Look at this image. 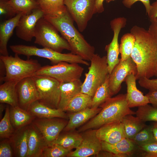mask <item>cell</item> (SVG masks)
Instances as JSON below:
<instances>
[{"label":"cell","mask_w":157,"mask_h":157,"mask_svg":"<svg viewBox=\"0 0 157 157\" xmlns=\"http://www.w3.org/2000/svg\"><path fill=\"white\" fill-rule=\"evenodd\" d=\"M130 33L135 39L131 57L136 66V80L150 78L154 76L157 65V41L148 30L136 25Z\"/></svg>","instance_id":"6da1fadb"},{"label":"cell","mask_w":157,"mask_h":157,"mask_svg":"<svg viewBox=\"0 0 157 157\" xmlns=\"http://www.w3.org/2000/svg\"><path fill=\"white\" fill-rule=\"evenodd\" d=\"M59 32L68 42L71 53L83 59L91 60L95 48L85 39L73 24L74 21L67 9L53 16H44Z\"/></svg>","instance_id":"7a4b0ae2"},{"label":"cell","mask_w":157,"mask_h":157,"mask_svg":"<svg viewBox=\"0 0 157 157\" xmlns=\"http://www.w3.org/2000/svg\"><path fill=\"white\" fill-rule=\"evenodd\" d=\"M100 106L101 109L99 112L81 127L79 132L98 129L106 124L121 120L127 115L135 114V112L131 110L129 107L126 94H119L114 97H111Z\"/></svg>","instance_id":"3957f363"},{"label":"cell","mask_w":157,"mask_h":157,"mask_svg":"<svg viewBox=\"0 0 157 157\" xmlns=\"http://www.w3.org/2000/svg\"><path fill=\"white\" fill-rule=\"evenodd\" d=\"M10 48L15 53L26 56L28 58L32 56L46 58L50 61L53 65L61 62H65L89 65L87 61L72 53H63L48 48H40L34 46L23 44L12 45L10 46Z\"/></svg>","instance_id":"277c9868"},{"label":"cell","mask_w":157,"mask_h":157,"mask_svg":"<svg viewBox=\"0 0 157 157\" xmlns=\"http://www.w3.org/2000/svg\"><path fill=\"white\" fill-rule=\"evenodd\" d=\"M0 60L3 62L6 68L4 82L19 81L32 76L42 67L36 60L28 58L24 60L15 53L14 56L0 55Z\"/></svg>","instance_id":"5b68a950"},{"label":"cell","mask_w":157,"mask_h":157,"mask_svg":"<svg viewBox=\"0 0 157 157\" xmlns=\"http://www.w3.org/2000/svg\"><path fill=\"white\" fill-rule=\"evenodd\" d=\"M56 28L44 17L38 22L35 28L34 43L43 47L61 53L64 49L71 51L68 42L61 36Z\"/></svg>","instance_id":"8992f818"},{"label":"cell","mask_w":157,"mask_h":157,"mask_svg":"<svg viewBox=\"0 0 157 157\" xmlns=\"http://www.w3.org/2000/svg\"><path fill=\"white\" fill-rule=\"evenodd\" d=\"M90 61L88 71L81 86V92L92 97L97 89L105 81L108 72L106 56L94 54Z\"/></svg>","instance_id":"52a82bcc"},{"label":"cell","mask_w":157,"mask_h":157,"mask_svg":"<svg viewBox=\"0 0 157 157\" xmlns=\"http://www.w3.org/2000/svg\"><path fill=\"white\" fill-rule=\"evenodd\" d=\"M32 77L39 94L38 101L51 108H58L60 82L46 75H35Z\"/></svg>","instance_id":"ba28073f"},{"label":"cell","mask_w":157,"mask_h":157,"mask_svg":"<svg viewBox=\"0 0 157 157\" xmlns=\"http://www.w3.org/2000/svg\"><path fill=\"white\" fill-rule=\"evenodd\" d=\"M83 70L78 64L61 62L52 65L41 67L34 75L47 76L60 83L68 82L80 79Z\"/></svg>","instance_id":"9c48e42d"},{"label":"cell","mask_w":157,"mask_h":157,"mask_svg":"<svg viewBox=\"0 0 157 157\" xmlns=\"http://www.w3.org/2000/svg\"><path fill=\"white\" fill-rule=\"evenodd\" d=\"M63 2L79 31H83L95 14V0H63Z\"/></svg>","instance_id":"30bf717a"},{"label":"cell","mask_w":157,"mask_h":157,"mask_svg":"<svg viewBox=\"0 0 157 157\" xmlns=\"http://www.w3.org/2000/svg\"><path fill=\"white\" fill-rule=\"evenodd\" d=\"M136 75V65L131 57L119 62L109 74L108 83L112 96L117 94L121 88V84L127 76L131 74Z\"/></svg>","instance_id":"8fae6325"},{"label":"cell","mask_w":157,"mask_h":157,"mask_svg":"<svg viewBox=\"0 0 157 157\" xmlns=\"http://www.w3.org/2000/svg\"><path fill=\"white\" fill-rule=\"evenodd\" d=\"M126 21L124 17H119L114 19L110 22L111 28L113 33V37L111 42L105 47L107 53L106 58L109 74L120 61L118 58L119 53L118 37L121 30L126 24Z\"/></svg>","instance_id":"7c38bea8"},{"label":"cell","mask_w":157,"mask_h":157,"mask_svg":"<svg viewBox=\"0 0 157 157\" xmlns=\"http://www.w3.org/2000/svg\"><path fill=\"white\" fill-rule=\"evenodd\" d=\"M44 16L43 13L39 8L34 10L30 14L23 15L15 28L17 36L26 41H31L34 37L37 22Z\"/></svg>","instance_id":"4fadbf2b"},{"label":"cell","mask_w":157,"mask_h":157,"mask_svg":"<svg viewBox=\"0 0 157 157\" xmlns=\"http://www.w3.org/2000/svg\"><path fill=\"white\" fill-rule=\"evenodd\" d=\"M38 118L32 124L41 133L48 145L57 138L67 123L63 119L55 118Z\"/></svg>","instance_id":"5bb4252c"},{"label":"cell","mask_w":157,"mask_h":157,"mask_svg":"<svg viewBox=\"0 0 157 157\" xmlns=\"http://www.w3.org/2000/svg\"><path fill=\"white\" fill-rule=\"evenodd\" d=\"M16 88L19 105L22 108L27 110L33 103L39 100V94L32 76L19 81Z\"/></svg>","instance_id":"9a60e30c"},{"label":"cell","mask_w":157,"mask_h":157,"mask_svg":"<svg viewBox=\"0 0 157 157\" xmlns=\"http://www.w3.org/2000/svg\"><path fill=\"white\" fill-rule=\"evenodd\" d=\"M96 130L85 132L80 145L67 156L69 157H87L97 155L101 151V142L97 137Z\"/></svg>","instance_id":"2e32d148"},{"label":"cell","mask_w":157,"mask_h":157,"mask_svg":"<svg viewBox=\"0 0 157 157\" xmlns=\"http://www.w3.org/2000/svg\"><path fill=\"white\" fill-rule=\"evenodd\" d=\"M96 134L101 142L109 144H115L126 138L122 119L101 126L96 130Z\"/></svg>","instance_id":"e0dca14e"},{"label":"cell","mask_w":157,"mask_h":157,"mask_svg":"<svg viewBox=\"0 0 157 157\" xmlns=\"http://www.w3.org/2000/svg\"><path fill=\"white\" fill-rule=\"evenodd\" d=\"M135 74H131L128 75L124 81L127 86L126 99L129 107L132 108L139 107L148 104L149 101L148 97L137 88Z\"/></svg>","instance_id":"ac0fdd59"},{"label":"cell","mask_w":157,"mask_h":157,"mask_svg":"<svg viewBox=\"0 0 157 157\" xmlns=\"http://www.w3.org/2000/svg\"><path fill=\"white\" fill-rule=\"evenodd\" d=\"M28 127V150L26 157H42V151L48 144L33 124Z\"/></svg>","instance_id":"d6986e66"},{"label":"cell","mask_w":157,"mask_h":157,"mask_svg":"<svg viewBox=\"0 0 157 157\" xmlns=\"http://www.w3.org/2000/svg\"><path fill=\"white\" fill-rule=\"evenodd\" d=\"M22 13L17 14L1 24L0 25V55H9L7 49L8 42L12 35L14 29L18 25L22 16Z\"/></svg>","instance_id":"ffe728a7"},{"label":"cell","mask_w":157,"mask_h":157,"mask_svg":"<svg viewBox=\"0 0 157 157\" xmlns=\"http://www.w3.org/2000/svg\"><path fill=\"white\" fill-rule=\"evenodd\" d=\"M27 111L39 118H58L66 119L68 116L64 111L60 109L49 107L37 100L33 103Z\"/></svg>","instance_id":"44dd1931"},{"label":"cell","mask_w":157,"mask_h":157,"mask_svg":"<svg viewBox=\"0 0 157 157\" xmlns=\"http://www.w3.org/2000/svg\"><path fill=\"white\" fill-rule=\"evenodd\" d=\"M82 84L80 79L69 82L60 83V99L58 108L63 111L70 101L81 92Z\"/></svg>","instance_id":"7402d4cb"},{"label":"cell","mask_w":157,"mask_h":157,"mask_svg":"<svg viewBox=\"0 0 157 157\" xmlns=\"http://www.w3.org/2000/svg\"><path fill=\"white\" fill-rule=\"evenodd\" d=\"M101 150L109 152L116 155V157L130 156L135 151L137 146L131 141L125 138L113 144L101 142Z\"/></svg>","instance_id":"603a6c76"},{"label":"cell","mask_w":157,"mask_h":157,"mask_svg":"<svg viewBox=\"0 0 157 157\" xmlns=\"http://www.w3.org/2000/svg\"><path fill=\"white\" fill-rule=\"evenodd\" d=\"M101 108L88 107L83 110L69 114V121L63 129L65 131H72L93 117L101 110Z\"/></svg>","instance_id":"cb8c5ba5"},{"label":"cell","mask_w":157,"mask_h":157,"mask_svg":"<svg viewBox=\"0 0 157 157\" xmlns=\"http://www.w3.org/2000/svg\"><path fill=\"white\" fill-rule=\"evenodd\" d=\"M28 127L17 130L11 137L10 142L17 157H26L28 150Z\"/></svg>","instance_id":"d4e9b609"},{"label":"cell","mask_w":157,"mask_h":157,"mask_svg":"<svg viewBox=\"0 0 157 157\" xmlns=\"http://www.w3.org/2000/svg\"><path fill=\"white\" fill-rule=\"evenodd\" d=\"M11 122L14 129H20L29 124L35 116L19 106L9 108Z\"/></svg>","instance_id":"484cf974"},{"label":"cell","mask_w":157,"mask_h":157,"mask_svg":"<svg viewBox=\"0 0 157 157\" xmlns=\"http://www.w3.org/2000/svg\"><path fill=\"white\" fill-rule=\"evenodd\" d=\"M19 81L4 82L0 86V102L10 106H19L16 85Z\"/></svg>","instance_id":"4316f807"},{"label":"cell","mask_w":157,"mask_h":157,"mask_svg":"<svg viewBox=\"0 0 157 157\" xmlns=\"http://www.w3.org/2000/svg\"><path fill=\"white\" fill-rule=\"evenodd\" d=\"M126 138L131 139L147 125L144 122L132 115H128L122 119Z\"/></svg>","instance_id":"83f0119b"},{"label":"cell","mask_w":157,"mask_h":157,"mask_svg":"<svg viewBox=\"0 0 157 157\" xmlns=\"http://www.w3.org/2000/svg\"><path fill=\"white\" fill-rule=\"evenodd\" d=\"M39 8L44 16H53L64 11L67 8L63 0H37Z\"/></svg>","instance_id":"f1b7e54d"},{"label":"cell","mask_w":157,"mask_h":157,"mask_svg":"<svg viewBox=\"0 0 157 157\" xmlns=\"http://www.w3.org/2000/svg\"><path fill=\"white\" fill-rule=\"evenodd\" d=\"M92 99L90 95L81 92L70 101L63 111L75 113L91 107Z\"/></svg>","instance_id":"f546056e"},{"label":"cell","mask_w":157,"mask_h":157,"mask_svg":"<svg viewBox=\"0 0 157 157\" xmlns=\"http://www.w3.org/2000/svg\"><path fill=\"white\" fill-rule=\"evenodd\" d=\"M82 140V136L78 133H68L59 135L49 145L58 144L65 149L72 150L73 149L77 148L81 144Z\"/></svg>","instance_id":"4dcf8cb0"},{"label":"cell","mask_w":157,"mask_h":157,"mask_svg":"<svg viewBox=\"0 0 157 157\" xmlns=\"http://www.w3.org/2000/svg\"><path fill=\"white\" fill-rule=\"evenodd\" d=\"M7 2L16 15L28 14L39 8L37 0H10Z\"/></svg>","instance_id":"1f68e13d"},{"label":"cell","mask_w":157,"mask_h":157,"mask_svg":"<svg viewBox=\"0 0 157 157\" xmlns=\"http://www.w3.org/2000/svg\"><path fill=\"white\" fill-rule=\"evenodd\" d=\"M108 77L109 75L105 81L97 89L92 97L91 108H98L112 96L109 87Z\"/></svg>","instance_id":"d6a6232c"},{"label":"cell","mask_w":157,"mask_h":157,"mask_svg":"<svg viewBox=\"0 0 157 157\" xmlns=\"http://www.w3.org/2000/svg\"><path fill=\"white\" fill-rule=\"evenodd\" d=\"M135 40L134 35L131 33H126L122 36L119 48L121 60H126L131 57Z\"/></svg>","instance_id":"836d02e7"},{"label":"cell","mask_w":157,"mask_h":157,"mask_svg":"<svg viewBox=\"0 0 157 157\" xmlns=\"http://www.w3.org/2000/svg\"><path fill=\"white\" fill-rule=\"evenodd\" d=\"M153 126H147L130 140L138 147L156 142L152 131Z\"/></svg>","instance_id":"e575fe53"},{"label":"cell","mask_w":157,"mask_h":157,"mask_svg":"<svg viewBox=\"0 0 157 157\" xmlns=\"http://www.w3.org/2000/svg\"><path fill=\"white\" fill-rule=\"evenodd\" d=\"M142 121L157 122V108L148 104L139 106L135 114Z\"/></svg>","instance_id":"d590c367"},{"label":"cell","mask_w":157,"mask_h":157,"mask_svg":"<svg viewBox=\"0 0 157 157\" xmlns=\"http://www.w3.org/2000/svg\"><path fill=\"white\" fill-rule=\"evenodd\" d=\"M10 117L9 107L7 106L3 117L0 122V137L1 138H10L14 132Z\"/></svg>","instance_id":"8d00e7d4"},{"label":"cell","mask_w":157,"mask_h":157,"mask_svg":"<svg viewBox=\"0 0 157 157\" xmlns=\"http://www.w3.org/2000/svg\"><path fill=\"white\" fill-rule=\"evenodd\" d=\"M71 151V150L65 149L60 145L53 144L48 145L44 149L42 157L67 156Z\"/></svg>","instance_id":"74e56055"},{"label":"cell","mask_w":157,"mask_h":157,"mask_svg":"<svg viewBox=\"0 0 157 157\" xmlns=\"http://www.w3.org/2000/svg\"><path fill=\"white\" fill-rule=\"evenodd\" d=\"M139 148L144 152L143 156L146 157H157V142H150L138 146Z\"/></svg>","instance_id":"f35d334b"},{"label":"cell","mask_w":157,"mask_h":157,"mask_svg":"<svg viewBox=\"0 0 157 157\" xmlns=\"http://www.w3.org/2000/svg\"><path fill=\"white\" fill-rule=\"evenodd\" d=\"M138 82L141 87L150 91H157V79L144 78L138 80Z\"/></svg>","instance_id":"ab89813d"},{"label":"cell","mask_w":157,"mask_h":157,"mask_svg":"<svg viewBox=\"0 0 157 157\" xmlns=\"http://www.w3.org/2000/svg\"><path fill=\"white\" fill-rule=\"evenodd\" d=\"M13 150L10 142L3 141L0 144V157H11L13 156Z\"/></svg>","instance_id":"60d3db41"},{"label":"cell","mask_w":157,"mask_h":157,"mask_svg":"<svg viewBox=\"0 0 157 157\" xmlns=\"http://www.w3.org/2000/svg\"><path fill=\"white\" fill-rule=\"evenodd\" d=\"M0 15L1 16L10 17L11 18L16 15L7 1H0Z\"/></svg>","instance_id":"b9f144b4"},{"label":"cell","mask_w":157,"mask_h":157,"mask_svg":"<svg viewBox=\"0 0 157 157\" xmlns=\"http://www.w3.org/2000/svg\"><path fill=\"white\" fill-rule=\"evenodd\" d=\"M138 1H140L143 4L145 8L146 13L148 14L151 7L150 0H123L122 2L125 7L131 8L132 6Z\"/></svg>","instance_id":"7bdbcfd3"},{"label":"cell","mask_w":157,"mask_h":157,"mask_svg":"<svg viewBox=\"0 0 157 157\" xmlns=\"http://www.w3.org/2000/svg\"><path fill=\"white\" fill-rule=\"evenodd\" d=\"M151 7L148 15L149 20L151 22L157 17V0L151 5Z\"/></svg>","instance_id":"ee69618b"},{"label":"cell","mask_w":157,"mask_h":157,"mask_svg":"<svg viewBox=\"0 0 157 157\" xmlns=\"http://www.w3.org/2000/svg\"><path fill=\"white\" fill-rule=\"evenodd\" d=\"M148 30L157 41V17L151 22Z\"/></svg>","instance_id":"f6af8a7d"},{"label":"cell","mask_w":157,"mask_h":157,"mask_svg":"<svg viewBox=\"0 0 157 157\" xmlns=\"http://www.w3.org/2000/svg\"><path fill=\"white\" fill-rule=\"evenodd\" d=\"M146 95L148 97L149 103L151 104L153 106L157 108V91H149Z\"/></svg>","instance_id":"bcb514c9"},{"label":"cell","mask_w":157,"mask_h":157,"mask_svg":"<svg viewBox=\"0 0 157 157\" xmlns=\"http://www.w3.org/2000/svg\"><path fill=\"white\" fill-rule=\"evenodd\" d=\"M105 0H95V13H101L104 10L103 2Z\"/></svg>","instance_id":"7dc6e473"},{"label":"cell","mask_w":157,"mask_h":157,"mask_svg":"<svg viewBox=\"0 0 157 157\" xmlns=\"http://www.w3.org/2000/svg\"><path fill=\"white\" fill-rule=\"evenodd\" d=\"M152 131L153 132L155 140L157 142V127L153 126L152 128Z\"/></svg>","instance_id":"c3c4849f"},{"label":"cell","mask_w":157,"mask_h":157,"mask_svg":"<svg viewBox=\"0 0 157 157\" xmlns=\"http://www.w3.org/2000/svg\"><path fill=\"white\" fill-rule=\"evenodd\" d=\"M154 76L157 77V66L156 69V70H155Z\"/></svg>","instance_id":"681fc988"},{"label":"cell","mask_w":157,"mask_h":157,"mask_svg":"<svg viewBox=\"0 0 157 157\" xmlns=\"http://www.w3.org/2000/svg\"><path fill=\"white\" fill-rule=\"evenodd\" d=\"M153 126L154 127H157V122H156L154 124Z\"/></svg>","instance_id":"f907efd6"},{"label":"cell","mask_w":157,"mask_h":157,"mask_svg":"<svg viewBox=\"0 0 157 157\" xmlns=\"http://www.w3.org/2000/svg\"><path fill=\"white\" fill-rule=\"evenodd\" d=\"M106 2L107 3H109L111 1H114L115 0H105Z\"/></svg>","instance_id":"816d5d0a"},{"label":"cell","mask_w":157,"mask_h":157,"mask_svg":"<svg viewBox=\"0 0 157 157\" xmlns=\"http://www.w3.org/2000/svg\"><path fill=\"white\" fill-rule=\"evenodd\" d=\"M9 0H0V1H9Z\"/></svg>","instance_id":"f5cc1de1"}]
</instances>
